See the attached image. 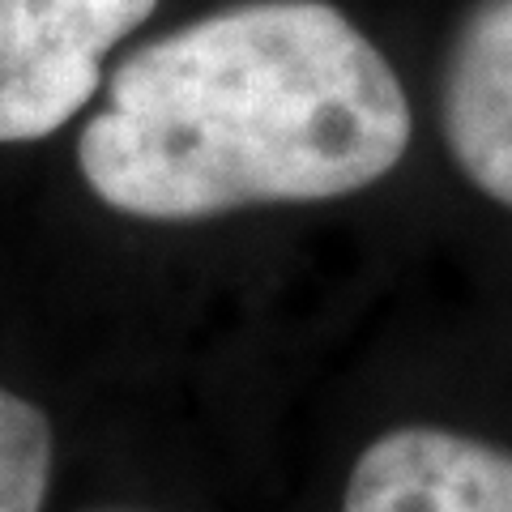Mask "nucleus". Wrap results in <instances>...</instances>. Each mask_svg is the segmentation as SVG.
<instances>
[{
    "mask_svg": "<svg viewBox=\"0 0 512 512\" xmlns=\"http://www.w3.org/2000/svg\"><path fill=\"white\" fill-rule=\"evenodd\" d=\"M410 128L393 64L338 5L244 0L124 56L77 163L111 210L197 222L372 188Z\"/></svg>",
    "mask_w": 512,
    "mask_h": 512,
    "instance_id": "obj_1",
    "label": "nucleus"
},
{
    "mask_svg": "<svg viewBox=\"0 0 512 512\" xmlns=\"http://www.w3.org/2000/svg\"><path fill=\"white\" fill-rule=\"evenodd\" d=\"M158 0H0V146L52 137L103 82V60Z\"/></svg>",
    "mask_w": 512,
    "mask_h": 512,
    "instance_id": "obj_2",
    "label": "nucleus"
},
{
    "mask_svg": "<svg viewBox=\"0 0 512 512\" xmlns=\"http://www.w3.org/2000/svg\"><path fill=\"white\" fill-rule=\"evenodd\" d=\"M342 512H512V453L444 427H393L359 453Z\"/></svg>",
    "mask_w": 512,
    "mask_h": 512,
    "instance_id": "obj_3",
    "label": "nucleus"
},
{
    "mask_svg": "<svg viewBox=\"0 0 512 512\" xmlns=\"http://www.w3.org/2000/svg\"><path fill=\"white\" fill-rule=\"evenodd\" d=\"M440 128L461 175L512 210V0H474L440 73Z\"/></svg>",
    "mask_w": 512,
    "mask_h": 512,
    "instance_id": "obj_4",
    "label": "nucleus"
},
{
    "mask_svg": "<svg viewBox=\"0 0 512 512\" xmlns=\"http://www.w3.org/2000/svg\"><path fill=\"white\" fill-rule=\"evenodd\" d=\"M52 483V423L0 384V512H39Z\"/></svg>",
    "mask_w": 512,
    "mask_h": 512,
    "instance_id": "obj_5",
    "label": "nucleus"
},
{
    "mask_svg": "<svg viewBox=\"0 0 512 512\" xmlns=\"http://www.w3.org/2000/svg\"><path fill=\"white\" fill-rule=\"evenodd\" d=\"M103 512H128V508H103Z\"/></svg>",
    "mask_w": 512,
    "mask_h": 512,
    "instance_id": "obj_6",
    "label": "nucleus"
}]
</instances>
